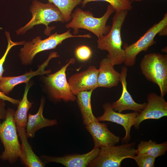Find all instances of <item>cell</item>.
Returning <instances> with one entry per match:
<instances>
[{
	"label": "cell",
	"instance_id": "d4e9b609",
	"mask_svg": "<svg viewBox=\"0 0 167 167\" xmlns=\"http://www.w3.org/2000/svg\"><path fill=\"white\" fill-rule=\"evenodd\" d=\"M5 34L7 39L8 44L5 53L2 58L0 59V80L2 76V74L5 71L3 68V64L10 50L14 46L24 45L26 42L25 41L14 42L11 40L10 35L9 32L6 31Z\"/></svg>",
	"mask_w": 167,
	"mask_h": 167
},
{
	"label": "cell",
	"instance_id": "44dd1931",
	"mask_svg": "<svg viewBox=\"0 0 167 167\" xmlns=\"http://www.w3.org/2000/svg\"><path fill=\"white\" fill-rule=\"evenodd\" d=\"M31 86V83L28 82L26 83L23 98L18 105L17 110L15 112L14 119L17 127L25 128L26 127L28 121V112L33 104L28 100L27 97L28 93Z\"/></svg>",
	"mask_w": 167,
	"mask_h": 167
},
{
	"label": "cell",
	"instance_id": "cb8c5ba5",
	"mask_svg": "<svg viewBox=\"0 0 167 167\" xmlns=\"http://www.w3.org/2000/svg\"><path fill=\"white\" fill-rule=\"evenodd\" d=\"M103 1L108 2L114 8L115 12L122 11H130L132 9V2L130 0H83L82 6L84 7L88 2Z\"/></svg>",
	"mask_w": 167,
	"mask_h": 167
},
{
	"label": "cell",
	"instance_id": "ac0fdd59",
	"mask_svg": "<svg viewBox=\"0 0 167 167\" xmlns=\"http://www.w3.org/2000/svg\"><path fill=\"white\" fill-rule=\"evenodd\" d=\"M114 65L108 58L100 62L97 79V88H110L118 85L120 81V73L115 70Z\"/></svg>",
	"mask_w": 167,
	"mask_h": 167
},
{
	"label": "cell",
	"instance_id": "8fae6325",
	"mask_svg": "<svg viewBox=\"0 0 167 167\" xmlns=\"http://www.w3.org/2000/svg\"><path fill=\"white\" fill-rule=\"evenodd\" d=\"M103 107L104 113L102 115L97 118L99 122H110L122 125L126 132L125 137L122 139V143H128L131 139V130L139 113L134 112L123 114L117 112L113 109L112 104L109 103H105Z\"/></svg>",
	"mask_w": 167,
	"mask_h": 167
},
{
	"label": "cell",
	"instance_id": "e0dca14e",
	"mask_svg": "<svg viewBox=\"0 0 167 167\" xmlns=\"http://www.w3.org/2000/svg\"><path fill=\"white\" fill-rule=\"evenodd\" d=\"M17 128L18 135L21 142L19 158L22 164L27 167H45V164L35 153L29 143L25 128Z\"/></svg>",
	"mask_w": 167,
	"mask_h": 167
},
{
	"label": "cell",
	"instance_id": "1f68e13d",
	"mask_svg": "<svg viewBox=\"0 0 167 167\" xmlns=\"http://www.w3.org/2000/svg\"><path fill=\"white\" fill-rule=\"evenodd\" d=\"M131 2L136 1V0H130Z\"/></svg>",
	"mask_w": 167,
	"mask_h": 167
},
{
	"label": "cell",
	"instance_id": "30bf717a",
	"mask_svg": "<svg viewBox=\"0 0 167 167\" xmlns=\"http://www.w3.org/2000/svg\"><path fill=\"white\" fill-rule=\"evenodd\" d=\"M147 101L145 107L139 113L133 126L136 130L139 129L140 124L145 120L159 119L167 116V102L164 97L152 92L148 95Z\"/></svg>",
	"mask_w": 167,
	"mask_h": 167
},
{
	"label": "cell",
	"instance_id": "f546056e",
	"mask_svg": "<svg viewBox=\"0 0 167 167\" xmlns=\"http://www.w3.org/2000/svg\"><path fill=\"white\" fill-rule=\"evenodd\" d=\"M160 36H166L167 35V26L164 27L158 33Z\"/></svg>",
	"mask_w": 167,
	"mask_h": 167
},
{
	"label": "cell",
	"instance_id": "4316f807",
	"mask_svg": "<svg viewBox=\"0 0 167 167\" xmlns=\"http://www.w3.org/2000/svg\"><path fill=\"white\" fill-rule=\"evenodd\" d=\"M92 54V52L90 49L86 45H82L78 47L75 51L76 57L82 61H85L89 59Z\"/></svg>",
	"mask_w": 167,
	"mask_h": 167
},
{
	"label": "cell",
	"instance_id": "ffe728a7",
	"mask_svg": "<svg viewBox=\"0 0 167 167\" xmlns=\"http://www.w3.org/2000/svg\"><path fill=\"white\" fill-rule=\"evenodd\" d=\"M93 90L84 91L76 95V100L82 116L83 123L87 126L98 120L94 115L92 108L91 97Z\"/></svg>",
	"mask_w": 167,
	"mask_h": 167
},
{
	"label": "cell",
	"instance_id": "4dcf8cb0",
	"mask_svg": "<svg viewBox=\"0 0 167 167\" xmlns=\"http://www.w3.org/2000/svg\"><path fill=\"white\" fill-rule=\"evenodd\" d=\"M142 0H136L135 1H140Z\"/></svg>",
	"mask_w": 167,
	"mask_h": 167
},
{
	"label": "cell",
	"instance_id": "d6986e66",
	"mask_svg": "<svg viewBox=\"0 0 167 167\" xmlns=\"http://www.w3.org/2000/svg\"><path fill=\"white\" fill-rule=\"evenodd\" d=\"M45 104V100L42 97L37 112L34 114L29 113L25 128L26 133L28 138L35 137V133L38 130L45 127L53 126L58 124L55 119H49L43 115V111Z\"/></svg>",
	"mask_w": 167,
	"mask_h": 167
},
{
	"label": "cell",
	"instance_id": "83f0119b",
	"mask_svg": "<svg viewBox=\"0 0 167 167\" xmlns=\"http://www.w3.org/2000/svg\"><path fill=\"white\" fill-rule=\"evenodd\" d=\"M5 101L0 98V121L6 118V110L5 109Z\"/></svg>",
	"mask_w": 167,
	"mask_h": 167
},
{
	"label": "cell",
	"instance_id": "5b68a950",
	"mask_svg": "<svg viewBox=\"0 0 167 167\" xmlns=\"http://www.w3.org/2000/svg\"><path fill=\"white\" fill-rule=\"evenodd\" d=\"M15 112L13 109L8 108L5 119L2 122L0 121V139L4 148L0 159L11 164L15 163L19 158L21 147L14 119Z\"/></svg>",
	"mask_w": 167,
	"mask_h": 167
},
{
	"label": "cell",
	"instance_id": "f1b7e54d",
	"mask_svg": "<svg viewBox=\"0 0 167 167\" xmlns=\"http://www.w3.org/2000/svg\"><path fill=\"white\" fill-rule=\"evenodd\" d=\"M0 98L5 101H7L15 105H18L20 101L19 100L13 99L7 96L0 91Z\"/></svg>",
	"mask_w": 167,
	"mask_h": 167
},
{
	"label": "cell",
	"instance_id": "9a60e30c",
	"mask_svg": "<svg viewBox=\"0 0 167 167\" xmlns=\"http://www.w3.org/2000/svg\"><path fill=\"white\" fill-rule=\"evenodd\" d=\"M85 127L92 137L94 148L114 146L121 139L119 136L115 135L109 130L106 124L101 123L98 120L92 122Z\"/></svg>",
	"mask_w": 167,
	"mask_h": 167
},
{
	"label": "cell",
	"instance_id": "484cf974",
	"mask_svg": "<svg viewBox=\"0 0 167 167\" xmlns=\"http://www.w3.org/2000/svg\"><path fill=\"white\" fill-rule=\"evenodd\" d=\"M156 158L145 154L135 156L134 159L139 167H154Z\"/></svg>",
	"mask_w": 167,
	"mask_h": 167
},
{
	"label": "cell",
	"instance_id": "ba28073f",
	"mask_svg": "<svg viewBox=\"0 0 167 167\" xmlns=\"http://www.w3.org/2000/svg\"><path fill=\"white\" fill-rule=\"evenodd\" d=\"M75 61L74 58H71L56 72L43 76L44 83L51 100L55 102L62 100L66 102L74 101L76 100V96L71 91L66 75L67 67L71 64H74Z\"/></svg>",
	"mask_w": 167,
	"mask_h": 167
},
{
	"label": "cell",
	"instance_id": "3957f363",
	"mask_svg": "<svg viewBox=\"0 0 167 167\" xmlns=\"http://www.w3.org/2000/svg\"><path fill=\"white\" fill-rule=\"evenodd\" d=\"M32 14L30 20L24 26L16 31L18 35L25 34L28 30L34 26L39 24L44 25L46 28L44 34L47 36L50 35L54 27H50L49 24L53 22H60L64 23L63 15L59 8L52 3H44L37 0H33L30 7Z\"/></svg>",
	"mask_w": 167,
	"mask_h": 167
},
{
	"label": "cell",
	"instance_id": "7c38bea8",
	"mask_svg": "<svg viewBox=\"0 0 167 167\" xmlns=\"http://www.w3.org/2000/svg\"><path fill=\"white\" fill-rule=\"evenodd\" d=\"M58 56L57 52H52L47 60L38 66L36 71H33L31 70L29 72H26L24 74L18 76H2L0 80V91L7 95L16 85L23 83H28L32 77L35 76L43 75L44 74H50L51 71L50 70H45V68L48 66L51 60Z\"/></svg>",
	"mask_w": 167,
	"mask_h": 167
},
{
	"label": "cell",
	"instance_id": "7402d4cb",
	"mask_svg": "<svg viewBox=\"0 0 167 167\" xmlns=\"http://www.w3.org/2000/svg\"><path fill=\"white\" fill-rule=\"evenodd\" d=\"M135 150L136 154H147L155 158L165 154L167 150V142L157 143L150 139L148 141H140Z\"/></svg>",
	"mask_w": 167,
	"mask_h": 167
},
{
	"label": "cell",
	"instance_id": "8992f818",
	"mask_svg": "<svg viewBox=\"0 0 167 167\" xmlns=\"http://www.w3.org/2000/svg\"><path fill=\"white\" fill-rule=\"evenodd\" d=\"M142 72L148 80L157 84L161 95L167 93V55L150 53L145 55L140 64Z\"/></svg>",
	"mask_w": 167,
	"mask_h": 167
},
{
	"label": "cell",
	"instance_id": "6da1fadb",
	"mask_svg": "<svg viewBox=\"0 0 167 167\" xmlns=\"http://www.w3.org/2000/svg\"><path fill=\"white\" fill-rule=\"evenodd\" d=\"M128 11L124 10L116 12L112 18V26L109 32L97 40L98 48L107 51V58L114 66L120 65L125 60L121 31Z\"/></svg>",
	"mask_w": 167,
	"mask_h": 167
},
{
	"label": "cell",
	"instance_id": "277c9868",
	"mask_svg": "<svg viewBox=\"0 0 167 167\" xmlns=\"http://www.w3.org/2000/svg\"><path fill=\"white\" fill-rule=\"evenodd\" d=\"M80 37L91 38L89 34L74 35L70 32V29L61 34L57 32L42 40L40 36L33 38L31 41L26 42L20 50L19 57L21 64L24 65H31L35 56L43 51L55 49L66 39L71 37Z\"/></svg>",
	"mask_w": 167,
	"mask_h": 167
},
{
	"label": "cell",
	"instance_id": "52a82bcc",
	"mask_svg": "<svg viewBox=\"0 0 167 167\" xmlns=\"http://www.w3.org/2000/svg\"><path fill=\"white\" fill-rule=\"evenodd\" d=\"M135 142L100 148L96 157L88 165L89 167H120L122 161L126 158L133 159L135 156Z\"/></svg>",
	"mask_w": 167,
	"mask_h": 167
},
{
	"label": "cell",
	"instance_id": "603a6c76",
	"mask_svg": "<svg viewBox=\"0 0 167 167\" xmlns=\"http://www.w3.org/2000/svg\"><path fill=\"white\" fill-rule=\"evenodd\" d=\"M57 6L62 12L65 22H68L71 19V14L74 9L82 3L83 0H48Z\"/></svg>",
	"mask_w": 167,
	"mask_h": 167
},
{
	"label": "cell",
	"instance_id": "2e32d148",
	"mask_svg": "<svg viewBox=\"0 0 167 167\" xmlns=\"http://www.w3.org/2000/svg\"><path fill=\"white\" fill-rule=\"evenodd\" d=\"M127 71L126 67L123 66L122 68L120 82L122 86V92L120 98L112 104V107L115 111L119 113H121L125 110H131L140 113L145 108L147 103H136L128 91L126 81Z\"/></svg>",
	"mask_w": 167,
	"mask_h": 167
},
{
	"label": "cell",
	"instance_id": "4fadbf2b",
	"mask_svg": "<svg viewBox=\"0 0 167 167\" xmlns=\"http://www.w3.org/2000/svg\"><path fill=\"white\" fill-rule=\"evenodd\" d=\"M98 73V69L90 66L85 71L71 76L68 81L72 93L76 95L79 92L93 91L97 88Z\"/></svg>",
	"mask_w": 167,
	"mask_h": 167
},
{
	"label": "cell",
	"instance_id": "7a4b0ae2",
	"mask_svg": "<svg viewBox=\"0 0 167 167\" xmlns=\"http://www.w3.org/2000/svg\"><path fill=\"white\" fill-rule=\"evenodd\" d=\"M114 11L113 7L109 5L104 15L101 17L96 18L90 11L77 8L72 13L71 20L66 25V27L72 29L74 35H76L79 29L82 28L91 32L99 39L109 32L111 26L107 25V22Z\"/></svg>",
	"mask_w": 167,
	"mask_h": 167
},
{
	"label": "cell",
	"instance_id": "5bb4252c",
	"mask_svg": "<svg viewBox=\"0 0 167 167\" xmlns=\"http://www.w3.org/2000/svg\"><path fill=\"white\" fill-rule=\"evenodd\" d=\"M100 148H94L84 154H73L62 156L42 155L39 157L45 164L55 162L61 164L66 167H86L98 155Z\"/></svg>",
	"mask_w": 167,
	"mask_h": 167
},
{
	"label": "cell",
	"instance_id": "9c48e42d",
	"mask_svg": "<svg viewBox=\"0 0 167 167\" xmlns=\"http://www.w3.org/2000/svg\"><path fill=\"white\" fill-rule=\"evenodd\" d=\"M167 26V13L162 19L155 24L138 40L131 45L125 43L122 48L125 52V65L132 66L135 64L137 55L142 51L146 52L149 47L155 44L154 38L164 27Z\"/></svg>",
	"mask_w": 167,
	"mask_h": 167
}]
</instances>
